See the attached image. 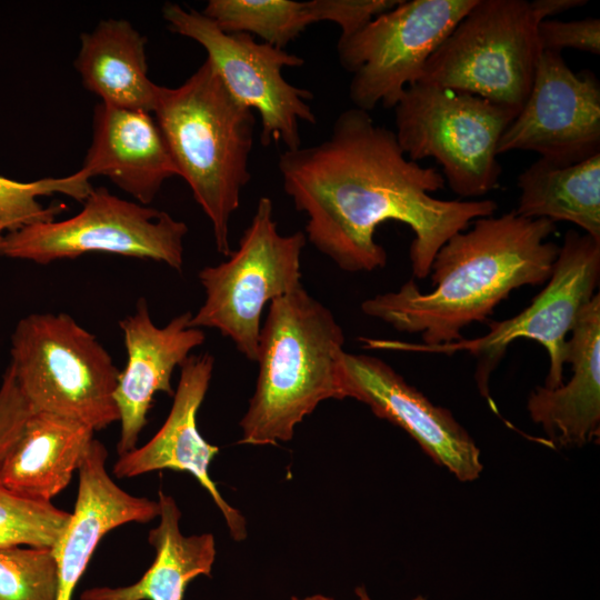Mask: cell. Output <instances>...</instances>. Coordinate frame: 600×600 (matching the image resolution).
Listing matches in <instances>:
<instances>
[{
	"instance_id": "e0dca14e",
	"label": "cell",
	"mask_w": 600,
	"mask_h": 600,
	"mask_svg": "<svg viewBox=\"0 0 600 600\" xmlns=\"http://www.w3.org/2000/svg\"><path fill=\"white\" fill-rule=\"evenodd\" d=\"M107 458L104 444L94 439L78 469L74 508L52 548L58 571L56 600H71L98 543L108 532L126 523H147L159 517L158 501L132 496L111 479Z\"/></svg>"
},
{
	"instance_id": "4316f807",
	"label": "cell",
	"mask_w": 600,
	"mask_h": 600,
	"mask_svg": "<svg viewBox=\"0 0 600 600\" xmlns=\"http://www.w3.org/2000/svg\"><path fill=\"white\" fill-rule=\"evenodd\" d=\"M57 590L52 549H0V600H56Z\"/></svg>"
},
{
	"instance_id": "8fae6325",
	"label": "cell",
	"mask_w": 600,
	"mask_h": 600,
	"mask_svg": "<svg viewBox=\"0 0 600 600\" xmlns=\"http://www.w3.org/2000/svg\"><path fill=\"white\" fill-rule=\"evenodd\" d=\"M162 17L170 31L198 42L230 94L259 113L263 147L274 142L296 150L302 146L300 123L317 122L308 103L313 94L288 82L282 69L302 67L303 58L247 33H227L202 12L178 3H164Z\"/></svg>"
},
{
	"instance_id": "1f68e13d",
	"label": "cell",
	"mask_w": 600,
	"mask_h": 600,
	"mask_svg": "<svg viewBox=\"0 0 600 600\" xmlns=\"http://www.w3.org/2000/svg\"><path fill=\"white\" fill-rule=\"evenodd\" d=\"M358 600H371L367 589L363 586H359L354 590ZM412 600H427L423 596H416Z\"/></svg>"
},
{
	"instance_id": "603a6c76",
	"label": "cell",
	"mask_w": 600,
	"mask_h": 600,
	"mask_svg": "<svg viewBox=\"0 0 600 600\" xmlns=\"http://www.w3.org/2000/svg\"><path fill=\"white\" fill-rule=\"evenodd\" d=\"M516 214L571 222L600 241V153L572 164L539 158L518 176Z\"/></svg>"
},
{
	"instance_id": "5bb4252c",
	"label": "cell",
	"mask_w": 600,
	"mask_h": 600,
	"mask_svg": "<svg viewBox=\"0 0 600 600\" xmlns=\"http://www.w3.org/2000/svg\"><path fill=\"white\" fill-rule=\"evenodd\" d=\"M338 371L342 397L367 404L381 419L403 429L437 464L460 481L479 478L480 449L452 413L433 404L383 360L340 353Z\"/></svg>"
},
{
	"instance_id": "ffe728a7",
	"label": "cell",
	"mask_w": 600,
	"mask_h": 600,
	"mask_svg": "<svg viewBox=\"0 0 600 600\" xmlns=\"http://www.w3.org/2000/svg\"><path fill=\"white\" fill-rule=\"evenodd\" d=\"M94 430L50 413H31L0 466V482L29 499L50 502L70 483Z\"/></svg>"
},
{
	"instance_id": "4dcf8cb0",
	"label": "cell",
	"mask_w": 600,
	"mask_h": 600,
	"mask_svg": "<svg viewBox=\"0 0 600 600\" xmlns=\"http://www.w3.org/2000/svg\"><path fill=\"white\" fill-rule=\"evenodd\" d=\"M586 0H533L530 6L536 17L540 20H548L550 17L562 13L567 10L583 7Z\"/></svg>"
},
{
	"instance_id": "5b68a950",
	"label": "cell",
	"mask_w": 600,
	"mask_h": 600,
	"mask_svg": "<svg viewBox=\"0 0 600 600\" xmlns=\"http://www.w3.org/2000/svg\"><path fill=\"white\" fill-rule=\"evenodd\" d=\"M9 368L31 413L79 421L94 431L119 421L120 370L97 337L70 314L31 313L12 336Z\"/></svg>"
},
{
	"instance_id": "9c48e42d",
	"label": "cell",
	"mask_w": 600,
	"mask_h": 600,
	"mask_svg": "<svg viewBox=\"0 0 600 600\" xmlns=\"http://www.w3.org/2000/svg\"><path fill=\"white\" fill-rule=\"evenodd\" d=\"M599 278L600 241L571 229L559 246L551 277L543 290L517 316L490 322V330L484 336L441 346L376 341L374 347L448 354L467 351L477 359L474 379L487 398L489 379L508 347L518 339H530L547 350L549 371L544 387L554 389L563 383L567 336L597 293Z\"/></svg>"
},
{
	"instance_id": "484cf974",
	"label": "cell",
	"mask_w": 600,
	"mask_h": 600,
	"mask_svg": "<svg viewBox=\"0 0 600 600\" xmlns=\"http://www.w3.org/2000/svg\"><path fill=\"white\" fill-rule=\"evenodd\" d=\"M70 512L52 502L20 496L0 482V549L14 547L52 549Z\"/></svg>"
},
{
	"instance_id": "3957f363",
	"label": "cell",
	"mask_w": 600,
	"mask_h": 600,
	"mask_svg": "<svg viewBox=\"0 0 600 600\" xmlns=\"http://www.w3.org/2000/svg\"><path fill=\"white\" fill-rule=\"evenodd\" d=\"M152 114L179 177L211 223L218 252L228 257L230 221L251 178L253 111L230 94L206 59L179 87L160 86Z\"/></svg>"
},
{
	"instance_id": "277c9868",
	"label": "cell",
	"mask_w": 600,
	"mask_h": 600,
	"mask_svg": "<svg viewBox=\"0 0 600 600\" xmlns=\"http://www.w3.org/2000/svg\"><path fill=\"white\" fill-rule=\"evenodd\" d=\"M343 344L332 312L303 286L272 300L261 324L259 374L240 421V443L289 441L320 402L343 399L338 371Z\"/></svg>"
},
{
	"instance_id": "d4e9b609",
	"label": "cell",
	"mask_w": 600,
	"mask_h": 600,
	"mask_svg": "<svg viewBox=\"0 0 600 600\" xmlns=\"http://www.w3.org/2000/svg\"><path fill=\"white\" fill-rule=\"evenodd\" d=\"M91 190L90 178L81 170L68 177L30 182L0 176V224L6 232H12L30 224L54 220L66 207L58 204L46 208L39 202L40 197L62 193L83 202Z\"/></svg>"
},
{
	"instance_id": "d6986e66",
	"label": "cell",
	"mask_w": 600,
	"mask_h": 600,
	"mask_svg": "<svg viewBox=\"0 0 600 600\" xmlns=\"http://www.w3.org/2000/svg\"><path fill=\"white\" fill-rule=\"evenodd\" d=\"M566 384L531 391L527 408L533 422L560 448L582 447L600 434V294L581 311L567 340Z\"/></svg>"
},
{
	"instance_id": "6da1fadb",
	"label": "cell",
	"mask_w": 600,
	"mask_h": 600,
	"mask_svg": "<svg viewBox=\"0 0 600 600\" xmlns=\"http://www.w3.org/2000/svg\"><path fill=\"white\" fill-rule=\"evenodd\" d=\"M284 192L308 217L306 238L347 272H370L387 263L377 228L399 221L411 228L413 276L430 274L439 249L472 220L493 216V200H441L431 196L444 178L409 160L394 131L370 112L343 110L322 142L284 150L278 160Z\"/></svg>"
},
{
	"instance_id": "83f0119b",
	"label": "cell",
	"mask_w": 600,
	"mask_h": 600,
	"mask_svg": "<svg viewBox=\"0 0 600 600\" xmlns=\"http://www.w3.org/2000/svg\"><path fill=\"white\" fill-rule=\"evenodd\" d=\"M401 0H310L307 1L313 23L333 22L341 30L340 38H347L378 16L391 10Z\"/></svg>"
},
{
	"instance_id": "7a4b0ae2",
	"label": "cell",
	"mask_w": 600,
	"mask_h": 600,
	"mask_svg": "<svg viewBox=\"0 0 600 600\" xmlns=\"http://www.w3.org/2000/svg\"><path fill=\"white\" fill-rule=\"evenodd\" d=\"M554 231L550 220L513 210L479 218L437 252L432 291L423 293L409 280L397 291L364 300L361 310L398 331L420 333L423 346L461 340L466 327L483 321L513 290L549 280L559 252L548 240Z\"/></svg>"
},
{
	"instance_id": "8992f818",
	"label": "cell",
	"mask_w": 600,
	"mask_h": 600,
	"mask_svg": "<svg viewBox=\"0 0 600 600\" xmlns=\"http://www.w3.org/2000/svg\"><path fill=\"white\" fill-rule=\"evenodd\" d=\"M516 116L478 96L417 82L394 106V134L409 160L433 158L454 193L477 198L499 184L498 146Z\"/></svg>"
},
{
	"instance_id": "f546056e",
	"label": "cell",
	"mask_w": 600,
	"mask_h": 600,
	"mask_svg": "<svg viewBox=\"0 0 600 600\" xmlns=\"http://www.w3.org/2000/svg\"><path fill=\"white\" fill-rule=\"evenodd\" d=\"M30 414L29 406L8 367L0 386V466L19 439Z\"/></svg>"
},
{
	"instance_id": "9a60e30c",
	"label": "cell",
	"mask_w": 600,
	"mask_h": 600,
	"mask_svg": "<svg viewBox=\"0 0 600 600\" xmlns=\"http://www.w3.org/2000/svg\"><path fill=\"white\" fill-rule=\"evenodd\" d=\"M214 367L212 354L190 356L180 366V378L170 412L156 434L143 446L120 456L113 474L133 478L158 470L192 474L221 511L234 541L247 538V522L239 510L221 496L209 476V466L219 448L206 441L198 430L197 414L209 389Z\"/></svg>"
},
{
	"instance_id": "7c38bea8",
	"label": "cell",
	"mask_w": 600,
	"mask_h": 600,
	"mask_svg": "<svg viewBox=\"0 0 600 600\" xmlns=\"http://www.w3.org/2000/svg\"><path fill=\"white\" fill-rule=\"evenodd\" d=\"M476 1L401 0L354 34L339 38L338 58L352 73L349 97L354 108H394Z\"/></svg>"
},
{
	"instance_id": "2e32d148",
	"label": "cell",
	"mask_w": 600,
	"mask_h": 600,
	"mask_svg": "<svg viewBox=\"0 0 600 600\" xmlns=\"http://www.w3.org/2000/svg\"><path fill=\"white\" fill-rule=\"evenodd\" d=\"M191 317L187 311L159 327L152 321L147 300L141 298L134 312L120 320L127 360L114 391L120 422L119 457L137 447L156 393L173 397V371L203 344L204 332L191 326Z\"/></svg>"
},
{
	"instance_id": "44dd1931",
	"label": "cell",
	"mask_w": 600,
	"mask_h": 600,
	"mask_svg": "<svg viewBox=\"0 0 600 600\" xmlns=\"http://www.w3.org/2000/svg\"><path fill=\"white\" fill-rule=\"evenodd\" d=\"M146 42L123 19L102 20L83 32L74 60L83 87L104 104L152 113L160 86L148 76Z\"/></svg>"
},
{
	"instance_id": "836d02e7",
	"label": "cell",
	"mask_w": 600,
	"mask_h": 600,
	"mask_svg": "<svg viewBox=\"0 0 600 600\" xmlns=\"http://www.w3.org/2000/svg\"><path fill=\"white\" fill-rule=\"evenodd\" d=\"M4 228L0 224V251H1V246H2V241H3V237H4Z\"/></svg>"
},
{
	"instance_id": "ac0fdd59",
	"label": "cell",
	"mask_w": 600,
	"mask_h": 600,
	"mask_svg": "<svg viewBox=\"0 0 600 600\" xmlns=\"http://www.w3.org/2000/svg\"><path fill=\"white\" fill-rule=\"evenodd\" d=\"M80 170L90 179L109 178L143 206L166 180L179 176L152 113L102 102L93 110L92 140Z\"/></svg>"
},
{
	"instance_id": "ba28073f",
	"label": "cell",
	"mask_w": 600,
	"mask_h": 600,
	"mask_svg": "<svg viewBox=\"0 0 600 600\" xmlns=\"http://www.w3.org/2000/svg\"><path fill=\"white\" fill-rule=\"evenodd\" d=\"M541 21L527 0H477L428 59L418 82L521 110L540 53Z\"/></svg>"
},
{
	"instance_id": "cb8c5ba5",
	"label": "cell",
	"mask_w": 600,
	"mask_h": 600,
	"mask_svg": "<svg viewBox=\"0 0 600 600\" xmlns=\"http://www.w3.org/2000/svg\"><path fill=\"white\" fill-rule=\"evenodd\" d=\"M202 13L227 33H247L284 49L313 23L307 1L210 0Z\"/></svg>"
},
{
	"instance_id": "4fadbf2b",
	"label": "cell",
	"mask_w": 600,
	"mask_h": 600,
	"mask_svg": "<svg viewBox=\"0 0 600 600\" xmlns=\"http://www.w3.org/2000/svg\"><path fill=\"white\" fill-rule=\"evenodd\" d=\"M537 152L556 164L600 153V82L573 72L559 52L539 56L530 92L500 138L498 154Z\"/></svg>"
},
{
	"instance_id": "f1b7e54d",
	"label": "cell",
	"mask_w": 600,
	"mask_h": 600,
	"mask_svg": "<svg viewBox=\"0 0 600 600\" xmlns=\"http://www.w3.org/2000/svg\"><path fill=\"white\" fill-rule=\"evenodd\" d=\"M537 37L541 51L559 52L574 49L600 53V20L586 18L572 21L543 20L538 24Z\"/></svg>"
},
{
	"instance_id": "7402d4cb",
	"label": "cell",
	"mask_w": 600,
	"mask_h": 600,
	"mask_svg": "<svg viewBox=\"0 0 600 600\" xmlns=\"http://www.w3.org/2000/svg\"><path fill=\"white\" fill-rule=\"evenodd\" d=\"M159 524L148 534L156 557L141 578L123 587H93L81 600H183L188 584L199 576L211 577L216 542L211 533L183 536L176 500L159 491Z\"/></svg>"
},
{
	"instance_id": "52a82bcc",
	"label": "cell",
	"mask_w": 600,
	"mask_h": 600,
	"mask_svg": "<svg viewBox=\"0 0 600 600\" xmlns=\"http://www.w3.org/2000/svg\"><path fill=\"white\" fill-rule=\"evenodd\" d=\"M306 243L302 231H278L272 201L261 197L238 249L228 260L199 271L206 299L192 314L191 326L218 330L256 362L264 307L302 287L301 253Z\"/></svg>"
},
{
	"instance_id": "d6a6232c",
	"label": "cell",
	"mask_w": 600,
	"mask_h": 600,
	"mask_svg": "<svg viewBox=\"0 0 600 600\" xmlns=\"http://www.w3.org/2000/svg\"><path fill=\"white\" fill-rule=\"evenodd\" d=\"M291 600H334V599L331 598V597L318 593V594H312V596H308V597H303V598L292 596Z\"/></svg>"
},
{
	"instance_id": "30bf717a",
	"label": "cell",
	"mask_w": 600,
	"mask_h": 600,
	"mask_svg": "<svg viewBox=\"0 0 600 600\" xmlns=\"http://www.w3.org/2000/svg\"><path fill=\"white\" fill-rule=\"evenodd\" d=\"M82 209L6 232L0 256L49 264L98 252L148 259L181 271L188 227L168 212L92 188Z\"/></svg>"
}]
</instances>
